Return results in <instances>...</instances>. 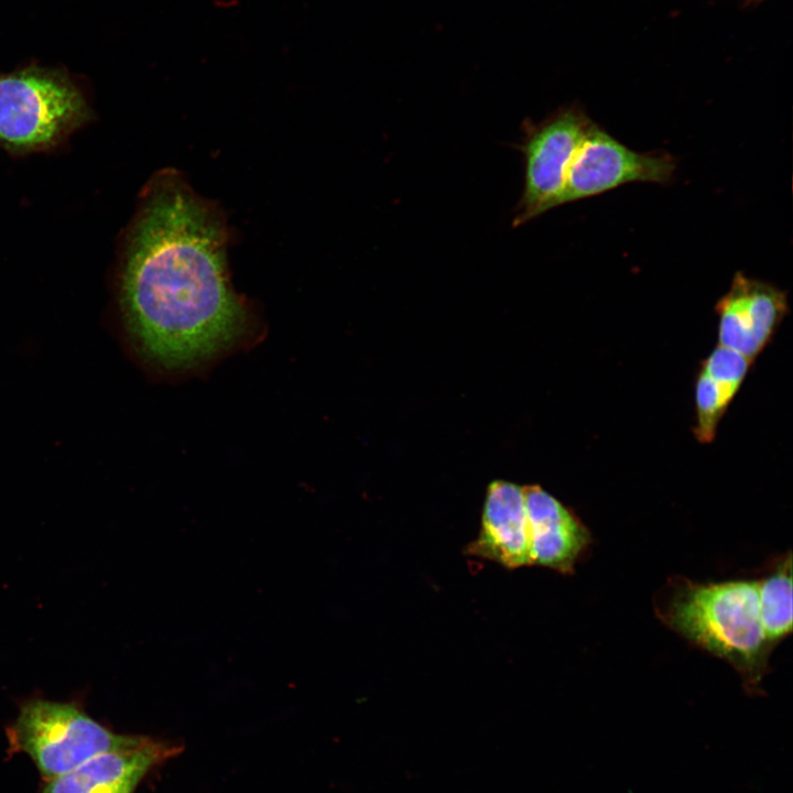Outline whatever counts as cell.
I'll return each mask as SVG.
<instances>
[{"instance_id":"4","label":"cell","mask_w":793,"mask_h":793,"mask_svg":"<svg viewBox=\"0 0 793 793\" xmlns=\"http://www.w3.org/2000/svg\"><path fill=\"white\" fill-rule=\"evenodd\" d=\"M87 117L83 94L59 70L33 66L0 76V141L9 149L51 145Z\"/></svg>"},{"instance_id":"1","label":"cell","mask_w":793,"mask_h":793,"mask_svg":"<svg viewBox=\"0 0 793 793\" xmlns=\"http://www.w3.org/2000/svg\"><path fill=\"white\" fill-rule=\"evenodd\" d=\"M219 215L175 175L151 184L134 222L120 302L138 354L170 372L196 369L246 341L251 309L232 289Z\"/></svg>"},{"instance_id":"11","label":"cell","mask_w":793,"mask_h":793,"mask_svg":"<svg viewBox=\"0 0 793 793\" xmlns=\"http://www.w3.org/2000/svg\"><path fill=\"white\" fill-rule=\"evenodd\" d=\"M757 583L761 624L768 641L774 645L792 631L791 555Z\"/></svg>"},{"instance_id":"6","label":"cell","mask_w":793,"mask_h":793,"mask_svg":"<svg viewBox=\"0 0 793 793\" xmlns=\"http://www.w3.org/2000/svg\"><path fill=\"white\" fill-rule=\"evenodd\" d=\"M676 166V159L669 152L633 151L593 122L571 160L560 205L633 182L667 185Z\"/></svg>"},{"instance_id":"9","label":"cell","mask_w":793,"mask_h":793,"mask_svg":"<svg viewBox=\"0 0 793 793\" xmlns=\"http://www.w3.org/2000/svg\"><path fill=\"white\" fill-rule=\"evenodd\" d=\"M465 553L509 569L533 565L522 487L506 480L488 486L479 534Z\"/></svg>"},{"instance_id":"7","label":"cell","mask_w":793,"mask_h":793,"mask_svg":"<svg viewBox=\"0 0 793 793\" xmlns=\"http://www.w3.org/2000/svg\"><path fill=\"white\" fill-rule=\"evenodd\" d=\"M715 311L718 315V345L754 361L785 317L789 304L783 290L737 272Z\"/></svg>"},{"instance_id":"3","label":"cell","mask_w":793,"mask_h":793,"mask_svg":"<svg viewBox=\"0 0 793 793\" xmlns=\"http://www.w3.org/2000/svg\"><path fill=\"white\" fill-rule=\"evenodd\" d=\"M10 749L28 754L45 781L104 752L132 748L148 737L116 734L78 705L35 698L8 728Z\"/></svg>"},{"instance_id":"8","label":"cell","mask_w":793,"mask_h":793,"mask_svg":"<svg viewBox=\"0 0 793 793\" xmlns=\"http://www.w3.org/2000/svg\"><path fill=\"white\" fill-rule=\"evenodd\" d=\"M181 747L148 739L139 746L100 753L54 779L40 793H134L151 769L175 757Z\"/></svg>"},{"instance_id":"10","label":"cell","mask_w":793,"mask_h":793,"mask_svg":"<svg viewBox=\"0 0 793 793\" xmlns=\"http://www.w3.org/2000/svg\"><path fill=\"white\" fill-rule=\"evenodd\" d=\"M533 564L573 574L590 543V533L576 514L537 485L524 486Z\"/></svg>"},{"instance_id":"12","label":"cell","mask_w":793,"mask_h":793,"mask_svg":"<svg viewBox=\"0 0 793 793\" xmlns=\"http://www.w3.org/2000/svg\"><path fill=\"white\" fill-rule=\"evenodd\" d=\"M738 388L714 380L702 369L695 384L696 421L694 435L699 443L714 441L717 426L723 419Z\"/></svg>"},{"instance_id":"13","label":"cell","mask_w":793,"mask_h":793,"mask_svg":"<svg viewBox=\"0 0 793 793\" xmlns=\"http://www.w3.org/2000/svg\"><path fill=\"white\" fill-rule=\"evenodd\" d=\"M753 361L742 354L718 345L702 362V370L716 381L740 389Z\"/></svg>"},{"instance_id":"2","label":"cell","mask_w":793,"mask_h":793,"mask_svg":"<svg viewBox=\"0 0 793 793\" xmlns=\"http://www.w3.org/2000/svg\"><path fill=\"white\" fill-rule=\"evenodd\" d=\"M659 616L672 630L727 661L749 692L760 687L772 645L763 631L757 580L700 584L676 578Z\"/></svg>"},{"instance_id":"5","label":"cell","mask_w":793,"mask_h":793,"mask_svg":"<svg viewBox=\"0 0 793 793\" xmlns=\"http://www.w3.org/2000/svg\"><path fill=\"white\" fill-rule=\"evenodd\" d=\"M593 121L576 106L558 109L539 123L524 124V189L513 226L560 206L571 160Z\"/></svg>"}]
</instances>
